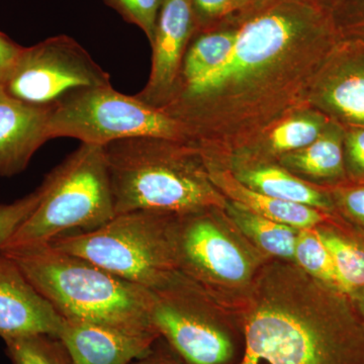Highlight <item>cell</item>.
<instances>
[{
    "instance_id": "7",
    "label": "cell",
    "mask_w": 364,
    "mask_h": 364,
    "mask_svg": "<svg viewBox=\"0 0 364 364\" xmlns=\"http://www.w3.org/2000/svg\"><path fill=\"white\" fill-rule=\"evenodd\" d=\"M50 139L73 138L81 144L107 146L136 136L186 141L181 124L136 95L112 85L88 88L71 95L50 111Z\"/></svg>"
},
{
    "instance_id": "13",
    "label": "cell",
    "mask_w": 364,
    "mask_h": 364,
    "mask_svg": "<svg viewBox=\"0 0 364 364\" xmlns=\"http://www.w3.org/2000/svg\"><path fill=\"white\" fill-rule=\"evenodd\" d=\"M63 323L18 264L0 252V337L4 341L41 334L58 337Z\"/></svg>"
},
{
    "instance_id": "5",
    "label": "cell",
    "mask_w": 364,
    "mask_h": 364,
    "mask_svg": "<svg viewBox=\"0 0 364 364\" xmlns=\"http://www.w3.org/2000/svg\"><path fill=\"white\" fill-rule=\"evenodd\" d=\"M40 188L39 205L1 250L50 244L74 230L102 227L116 215L102 146L81 144L48 174Z\"/></svg>"
},
{
    "instance_id": "30",
    "label": "cell",
    "mask_w": 364,
    "mask_h": 364,
    "mask_svg": "<svg viewBox=\"0 0 364 364\" xmlns=\"http://www.w3.org/2000/svg\"><path fill=\"white\" fill-rule=\"evenodd\" d=\"M335 200L347 215L364 225V183L337 189Z\"/></svg>"
},
{
    "instance_id": "32",
    "label": "cell",
    "mask_w": 364,
    "mask_h": 364,
    "mask_svg": "<svg viewBox=\"0 0 364 364\" xmlns=\"http://www.w3.org/2000/svg\"><path fill=\"white\" fill-rule=\"evenodd\" d=\"M157 342L158 340L148 353L144 354L129 364H184L176 354L173 355L169 351H165L161 347L158 346Z\"/></svg>"
},
{
    "instance_id": "18",
    "label": "cell",
    "mask_w": 364,
    "mask_h": 364,
    "mask_svg": "<svg viewBox=\"0 0 364 364\" xmlns=\"http://www.w3.org/2000/svg\"><path fill=\"white\" fill-rule=\"evenodd\" d=\"M243 14L215 28L195 33L182 60L173 87L193 82L215 71L226 61L236 43Z\"/></svg>"
},
{
    "instance_id": "34",
    "label": "cell",
    "mask_w": 364,
    "mask_h": 364,
    "mask_svg": "<svg viewBox=\"0 0 364 364\" xmlns=\"http://www.w3.org/2000/svg\"><path fill=\"white\" fill-rule=\"evenodd\" d=\"M273 1V0H260V4H265V2ZM299 1L306 2V4H312L314 6H317L323 11H327L330 14L332 11L333 4L335 0H299Z\"/></svg>"
},
{
    "instance_id": "12",
    "label": "cell",
    "mask_w": 364,
    "mask_h": 364,
    "mask_svg": "<svg viewBox=\"0 0 364 364\" xmlns=\"http://www.w3.org/2000/svg\"><path fill=\"white\" fill-rule=\"evenodd\" d=\"M196 32L191 0H163L150 43V76L145 87L136 95L139 100L156 109L166 102Z\"/></svg>"
},
{
    "instance_id": "17",
    "label": "cell",
    "mask_w": 364,
    "mask_h": 364,
    "mask_svg": "<svg viewBox=\"0 0 364 364\" xmlns=\"http://www.w3.org/2000/svg\"><path fill=\"white\" fill-rule=\"evenodd\" d=\"M331 119L312 107H304L273 124L250 145L234 156L262 162L267 156L279 158L306 147L317 140Z\"/></svg>"
},
{
    "instance_id": "22",
    "label": "cell",
    "mask_w": 364,
    "mask_h": 364,
    "mask_svg": "<svg viewBox=\"0 0 364 364\" xmlns=\"http://www.w3.org/2000/svg\"><path fill=\"white\" fill-rule=\"evenodd\" d=\"M331 254L343 293L350 296L364 287V246L334 232L318 231Z\"/></svg>"
},
{
    "instance_id": "9",
    "label": "cell",
    "mask_w": 364,
    "mask_h": 364,
    "mask_svg": "<svg viewBox=\"0 0 364 364\" xmlns=\"http://www.w3.org/2000/svg\"><path fill=\"white\" fill-rule=\"evenodd\" d=\"M151 318L184 364H226L233 344L210 317L205 296L193 280L179 272L151 291Z\"/></svg>"
},
{
    "instance_id": "1",
    "label": "cell",
    "mask_w": 364,
    "mask_h": 364,
    "mask_svg": "<svg viewBox=\"0 0 364 364\" xmlns=\"http://www.w3.org/2000/svg\"><path fill=\"white\" fill-rule=\"evenodd\" d=\"M339 42L327 11L299 0L265 2L242 16L226 61L174 86L159 109L181 124L203 161L222 162L308 107L311 86Z\"/></svg>"
},
{
    "instance_id": "4",
    "label": "cell",
    "mask_w": 364,
    "mask_h": 364,
    "mask_svg": "<svg viewBox=\"0 0 364 364\" xmlns=\"http://www.w3.org/2000/svg\"><path fill=\"white\" fill-rule=\"evenodd\" d=\"M0 252L18 264L31 284L65 320L158 334L151 318L150 289L117 277L52 244L4 249Z\"/></svg>"
},
{
    "instance_id": "20",
    "label": "cell",
    "mask_w": 364,
    "mask_h": 364,
    "mask_svg": "<svg viewBox=\"0 0 364 364\" xmlns=\"http://www.w3.org/2000/svg\"><path fill=\"white\" fill-rule=\"evenodd\" d=\"M345 128L330 122L327 128L312 144L279 158L291 170L318 179H344Z\"/></svg>"
},
{
    "instance_id": "33",
    "label": "cell",
    "mask_w": 364,
    "mask_h": 364,
    "mask_svg": "<svg viewBox=\"0 0 364 364\" xmlns=\"http://www.w3.org/2000/svg\"><path fill=\"white\" fill-rule=\"evenodd\" d=\"M350 296L355 303L356 311H358L359 317L361 318L364 324V287L356 289L350 294Z\"/></svg>"
},
{
    "instance_id": "8",
    "label": "cell",
    "mask_w": 364,
    "mask_h": 364,
    "mask_svg": "<svg viewBox=\"0 0 364 364\" xmlns=\"http://www.w3.org/2000/svg\"><path fill=\"white\" fill-rule=\"evenodd\" d=\"M112 85L111 77L75 40L55 36L23 48L2 90L9 97L52 111L79 91Z\"/></svg>"
},
{
    "instance_id": "10",
    "label": "cell",
    "mask_w": 364,
    "mask_h": 364,
    "mask_svg": "<svg viewBox=\"0 0 364 364\" xmlns=\"http://www.w3.org/2000/svg\"><path fill=\"white\" fill-rule=\"evenodd\" d=\"M205 210L176 215L173 250L177 272L191 279L239 282L249 265L240 249Z\"/></svg>"
},
{
    "instance_id": "24",
    "label": "cell",
    "mask_w": 364,
    "mask_h": 364,
    "mask_svg": "<svg viewBox=\"0 0 364 364\" xmlns=\"http://www.w3.org/2000/svg\"><path fill=\"white\" fill-rule=\"evenodd\" d=\"M14 364H73L65 345L52 335H32L6 340Z\"/></svg>"
},
{
    "instance_id": "11",
    "label": "cell",
    "mask_w": 364,
    "mask_h": 364,
    "mask_svg": "<svg viewBox=\"0 0 364 364\" xmlns=\"http://www.w3.org/2000/svg\"><path fill=\"white\" fill-rule=\"evenodd\" d=\"M306 105L344 128L364 127V43L340 40L318 72Z\"/></svg>"
},
{
    "instance_id": "6",
    "label": "cell",
    "mask_w": 364,
    "mask_h": 364,
    "mask_svg": "<svg viewBox=\"0 0 364 364\" xmlns=\"http://www.w3.org/2000/svg\"><path fill=\"white\" fill-rule=\"evenodd\" d=\"M174 218L157 213H124L97 229L63 235L50 244L152 291L177 272Z\"/></svg>"
},
{
    "instance_id": "29",
    "label": "cell",
    "mask_w": 364,
    "mask_h": 364,
    "mask_svg": "<svg viewBox=\"0 0 364 364\" xmlns=\"http://www.w3.org/2000/svg\"><path fill=\"white\" fill-rule=\"evenodd\" d=\"M343 147L346 176L364 183V127L345 128Z\"/></svg>"
},
{
    "instance_id": "31",
    "label": "cell",
    "mask_w": 364,
    "mask_h": 364,
    "mask_svg": "<svg viewBox=\"0 0 364 364\" xmlns=\"http://www.w3.org/2000/svg\"><path fill=\"white\" fill-rule=\"evenodd\" d=\"M23 48L0 32V86L11 73Z\"/></svg>"
},
{
    "instance_id": "16",
    "label": "cell",
    "mask_w": 364,
    "mask_h": 364,
    "mask_svg": "<svg viewBox=\"0 0 364 364\" xmlns=\"http://www.w3.org/2000/svg\"><path fill=\"white\" fill-rule=\"evenodd\" d=\"M205 166L210 181L220 193L227 195L234 203L255 214L301 230L312 229L325 221V214L322 210L263 195L244 186L230 170L224 167L210 164H205Z\"/></svg>"
},
{
    "instance_id": "23",
    "label": "cell",
    "mask_w": 364,
    "mask_h": 364,
    "mask_svg": "<svg viewBox=\"0 0 364 364\" xmlns=\"http://www.w3.org/2000/svg\"><path fill=\"white\" fill-rule=\"evenodd\" d=\"M294 258L306 272L318 282L343 293L331 254L321 240L318 231L301 230L296 237Z\"/></svg>"
},
{
    "instance_id": "26",
    "label": "cell",
    "mask_w": 364,
    "mask_h": 364,
    "mask_svg": "<svg viewBox=\"0 0 364 364\" xmlns=\"http://www.w3.org/2000/svg\"><path fill=\"white\" fill-rule=\"evenodd\" d=\"M163 0H104L107 6L117 11L127 23L138 26L151 41Z\"/></svg>"
},
{
    "instance_id": "21",
    "label": "cell",
    "mask_w": 364,
    "mask_h": 364,
    "mask_svg": "<svg viewBox=\"0 0 364 364\" xmlns=\"http://www.w3.org/2000/svg\"><path fill=\"white\" fill-rule=\"evenodd\" d=\"M232 212L242 229L263 250L279 257H294L298 235L293 228L255 214L237 203H234Z\"/></svg>"
},
{
    "instance_id": "2",
    "label": "cell",
    "mask_w": 364,
    "mask_h": 364,
    "mask_svg": "<svg viewBox=\"0 0 364 364\" xmlns=\"http://www.w3.org/2000/svg\"><path fill=\"white\" fill-rule=\"evenodd\" d=\"M240 364H364V324L348 294L294 274L268 277L245 323Z\"/></svg>"
},
{
    "instance_id": "3",
    "label": "cell",
    "mask_w": 364,
    "mask_h": 364,
    "mask_svg": "<svg viewBox=\"0 0 364 364\" xmlns=\"http://www.w3.org/2000/svg\"><path fill=\"white\" fill-rule=\"evenodd\" d=\"M116 215H184L221 208L200 151L186 141L136 136L105 146Z\"/></svg>"
},
{
    "instance_id": "15",
    "label": "cell",
    "mask_w": 364,
    "mask_h": 364,
    "mask_svg": "<svg viewBox=\"0 0 364 364\" xmlns=\"http://www.w3.org/2000/svg\"><path fill=\"white\" fill-rule=\"evenodd\" d=\"M49 109L18 102L0 86V176L26 169L36 152L50 140Z\"/></svg>"
},
{
    "instance_id": "25",
    "label": "cell",
    "mask_w": 364,
    "mask_h": 364,
    "mask_svg": "<svg viewBox=\"0 0 364 364\" xmlns=\"http://www.w3.org/2000/svg\"><path fill=\"white\" fill-rule=\"evenodd\" d=\"M191 2L196 32L215 28L261 4L260 0H191Z\"/></svg>"
},
{
    "instance_id": "28",
    "label": "cell",
    "mask_w": 364,
    "mask_h": 364,
    "mask_svg": "<svg viewBox=\"0 0 364 364\" xmlns=\"http://www.w3.org/2000/svg\"><path fill=\"white\" fill-rule=\"evenodd\" d=\"M42 198L41 188L16 202L0 205V250L4 248L18 227L28 219Z\"/></svg>"
},
{
    "instance_id": "14",
    "label": "cell",
    "mask_w": 364,
    "mask_h": 364,
    "mask_svg": "<svg viewBox=\"0 0 364 364\" xmlns=\"http://www.w3.org/2000/svg\"><path fill=\"white\" fill-rule=\"evenodd\" d=\"M73 364H129L148 353L157 333H134L107 326L65 320L59 333Z\"/></svg>"
},
{
    "instance_id": "27",
    "label": "cell",
    "mask_w": 364,
    "mask_h": 364,
    "mask_svg": "<svg viewBox=\"0 0 364 364\" xmlns=\"http://www.w3.org/2000/svg\"><path fill=\"white\" fill-rule=\"evenodd\" d=\"M330 16L340 40L364 43V0H335Z\"/></svg>"
},
{
    "instance_id": "19",
    "label": "cell",
    "mask_w": 364,
    "mask_h": 364,
    "mask_svg": "<svg viewBox=\"0 0 364 364\" xmlns=\"http://www.w3.org/2000/svg\"><path fill=\"white\" fill-rule=\"evenodd\" d=\"M233 174L244 186L263 195L309 205L322 212L333 208L332 200L327 193L312 188L275 165L255 163L240 167Z\"/></svg>"
}]
</instances>
